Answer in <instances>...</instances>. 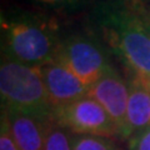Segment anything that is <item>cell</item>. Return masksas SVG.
<instances>
[{
    "label": "cell",
    "instance_id": "6da1fadb",
    "mask_svg": "<svg viewBox=\"0 0 150 150\" xmlns=\"http://www.w3.org/2000/svg\"><path fill=\"white\" fill-rule=\"evenodd\" d=\"M94 19L108 46L139 76L150 83V24L129 6L104 3Z\"/></svg>",
    "mask_w": 150,
    "mask_h": 150
},
{
    "label": "cell",
    "instance_id": "7a4b0ae2",
    "mask_svg": "<svg viewBox=\"0 0 150 150\" xmlns=\"http://www.w3.org/2000/svg\"><path fill=\"white\" fill-rule=\"evenodd\" d=\"M5 59L40 68L58 56L59 40L53 26L33 16L1 21Z\"/></svg>",
    "mask_w": 150,
    "mask_h": 150
},
{
    "label": "cell",
    "instance_id": "3957f363",
    "mask_svg": "<svg viewBox=\"0 0 150 150\" xmlns=\"http://www.w3.org/2000/svg\"><path fill=\"white\" fill-rule=\"evenodd\" d=\"M0 93L5 110L44 121L54 119V109L39 68L5 59L0 67Z\"/></svg>",
    "mask_w": 150,
    "mask_h": 150
},
{
    "label": "cell",
    "instance_id": "277c9868",
    "mask_svg": "<svg viewBox=\"0 0 150 150\" xmlns=\"http://www.w3.org/2000/svg\"><path fill=\"white\" fill-rule=\"evenodd\" d=\"M56 60L86 84L91 86L109 67L108 56L103 45L93 36L75 34L62 40Z\"/></svg>",
    "mask_w": 150,
    "mask_h": 150
},
{
    "label": "cell",
    "instance_id": "5b68a950",
    "mask_svg": "<svg viewBox=\"0 0 150 150\" xmlns=\"http://www.w3.org/2000/svg\"><path fill=\"white\" fill-rule=\"evenodd\" d=\"M54 119L74 134L119 138L118 128L110 115L89 95L56 110Z\"/></svg>",
    "mask_w": 150,
    "mask_h": 150
},
{
    "label": "cell",
    "instance_id": "8992f818",
    "mask_svg": "<svg viewBox=\"0 0 150 150\" xmlns=\"http://www.w3.org/2000/svg\"><path fill=\"white\" fill-rule=\"evenodd\" d=\"M88 95L95 99L106 110L118 128L119 138L125 140L128 129L126 114H128L129 85L112 65H109L99 80L90 86Z\"/></svg>",
    "mask_w": 150,
    "mask_h": 150
},
{
    "label": "cell",
    "instance_id": "52a82bcc",
    "mask_svg": "<svg viewBox=\"0 0 150 150\" xmlns=\"http://www.w3.org/2000/svg\"><path fill=\"white\" fill-rule=\"evenodd\" d=\"M46 88L51 106L56 110L65 108L74 101L83 99L90 90L67 65L59 60H54L39 68Z\"/></svg>",
    "mask_w": 150,
    "mask_h": 150
},
{
    "label": "cell",
    "instance_id": "ba28073f",
    "mask_svg": "<svg viewBox=\"0 0 150 150\" xmlns=\"http://www.w3.org/2000/svg\"><path fill=\"white\" fill-rule=\"evenodd\" d=\"M126 139L150 128V83L139 76L129 81Z\"/></svg>",
    "mask_w": 150,
    "mask_h": 150
},
{
    "label": "cell",
    "instance_id": "9c48e42d",
    "mask_svg": "<svg viewBox=\"0 0 150 150\" xmlns=\"http://www.w3.org/2000/svg\"><path fill=\"white\" fill-rule=\"evenodd\" d=\"M9 125L19 150H44L48 121L19 111L6 110Z\"/></svg>",
    "mask_w": 150,
    "mask_h": 150
},
{
    "label": "cell",
    "instance_id": "30bf717a",
    "mask_svg": "<svg viewBox=\"0 0 150 150\" xmlns=\"http://www.w3.org/2000/svg\"><path fill=\"white\" fill-rule=\"evenodd\" d=\"M73 133L55 119H50L46 124L44 150H73Z\"/></svg>",
    "mask_w": 150,
    "mask_h": 150
},
{
    "label": "cell",
    "instance_id": "8fae6325",
    "mask_svg": "<svg viewBox=\"0 0 150 150\" xmlns=\"http://www.w3.org/2000/svg\"><path fill=\"white\" fill-rule=\"evenodd\" d=\"M73 150H119L109 138L99 135L74 134L71 138Z\"/></svg>",
    "mask_w": 150,
    "mask_h": 150
},
{
    "label": "cell",
    "instance_id": "7c38bea8",
    "mask_svg": "<svg viewBox=\"0 0 150 150\" xmlns=\"http://www.w3.org/2000/svg\"><path fill=\"white\" fill-rule=\"evenodd\" d=\"M0 150H19L15 140L13 138L10 125L6 114L1 116V129H0Z\"/></svg>",
    "mask_w": 150,
    "mask_h": 150
},
{
    "label": "cell",
    "instance_id": "4fadbf2b",
    "mask_svg": "<svg viewBox=\"0 0 150 150\" xmlns=\"http://www.w3.org/2000/svg\"><path fill=\"white\" fill-rule=\"evenodd\" d=\"M35 1L60 10H75L84 6L89 0H35Z\"/></svg>",
    "mask_w": 150,
    "mask_h": 150
},
{
    "label": "cell",
    "instance_id": "5bb4252c",
    "mask_svg": "<svg viewBox=\"0 0 150 150\" xmlns=\"http://www.w3.org/2000/svg\"><path fill=\"white\" fill-rule=\"evenodd\" d=\"M129 150H150V128L129 139Z\"/></svg>",
    "mask_w": 150,
    "mask_h": 150
}]
</instances>
